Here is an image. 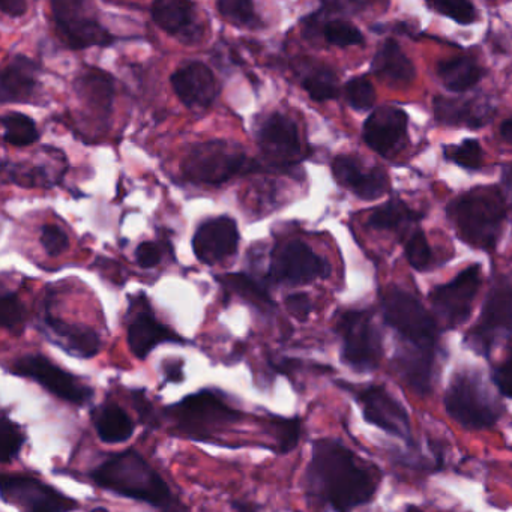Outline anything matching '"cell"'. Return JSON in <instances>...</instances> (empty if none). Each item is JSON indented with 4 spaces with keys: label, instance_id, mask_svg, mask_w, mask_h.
<instances>
[{
    "label": "cell",
    "instance_id": "cell-4",
    "mask_svg": "<svg viewBox=\"0 0 512 512\" xmlns=\"http://www.w3.org/2000/svg\"><path fill=\"white\" fill-rule=\"evenodd\" d=\"M257 169L241 146L224 140L200 143L182 163L185 178L196 184L220 185Z\"/></svg>",
    "mask_w": 512,
    "mask_h": 512
},
{
    "label": "cell",
    "instance_id": "cell-1",
    "mask_svg": "<svg viewBox=\"0 0 512 512\" xmlns=\"http://www.w3.org/2000/svg\"><path fill=\"white\" fill-rule=\"evenodd\" d=\"M308 490L337 512H352L370 502L376 487L370 473L343 443L319 439L307 469Z\"/></svg>",
    "mask_w": 512,
    "mask_h": 512
},
{
    "label": "cell",
    "instance_id": "cell-24",
    "mask_svg": "<svg viewBox=\"0 0 512 512\" xmlns=\"http://www.w3.org/2000/svg\"><path fill=\"white\" fill-rule=\"evenodd\" d=\"M371 71L377 79L394 88L410 85L415 79L412 61L394 40H386L377 50Z\"/></svg>",
    "mask_w": 512,
    "mask_h": 512
},
{
    "label": "cell",
    "instance_id": "cell-48",
    "mask_svg": "<svg viewBox=\"0 0 512 512\" xmlns=\"http://www.w3.org/2000/svg\"><path fill=\"white\" fill-rule=\"evenodd\" d=\"M134 403H136L137 410H139L140 416H142L143 421L149 422L154 421V409H152V404L149 403L148 398L143 392H134Z\"/></svg>",
    "mask_w": 512,
    "mask_h": 512
},
{
    "label": "cell",
    "instance_id": "cell-27",
    "mask_svg": "<svg viewBox=\"0 0 512 512\" xmlns=\"http://www.w3.org/2000/svg\"><path fill=\"white\" fill-rule=\"evenodd\" d=\"M92 422L101 442L109 445L127 442L134 434L133 419L115 403H104L92 410Z\"/></svg>",
    "mask_w": 512,
    "mask_h": 512
},
{
    "label": "cell",
    "instance_id": "cell-44",
    "mask_svg": "<svg viewBox=\"0 0 512 512\" xmlns=\"http://www.w3.org/2000/svg\"><path fill=\"white\" fill-rule=\"evenodd\" d=\"M134 256H136L137 265L145 269L155 268V266L160 265L161 259H163L161 248L155 242H142L136 248Z\"/></svg>",
    "mask_w": 512,
    "mask_h": 512
},
{
    "label": "cell",
    "instance_id": "cell-37",
    "mask_svg": "<svg viewBox=\"0 0 512 512\" xmlns=\"http://www.w3.org/2000/svg\"><path fill=\"white\" fill-rule=\"evenodd\" d=\"M445 157L464 169L478 170L482 164V149L478 140H464L460 145L448 146Z\"/></svg>",
    "mask_w": 512,
    "mask_h": 512
},
{
    "label": "cell",
    "instance_id": "cell-41",
    "mask_svg": "<svg viewBox=\"0 0 512 512\" xmlns=\"http://www.w3.org/2000/svg\"><path fill=\"white\" fill-rule=\"evenodd\" d=\"M274 437L281 452H290L298 445L301 437V422L298 418H277L272 424Z\"/></svg>",
    "mask_w": 512,
    "mask_h": 512
},
{
    "label": "cell",
    "instance_id": "cell-34",
    "mask_svg": "<svg viewBox=\"0 0 512 512\" xmlns=\"http://www.w3.org/2000/svg\"><path fill=\"white\" fill-rule=\"evenodd\" d=\"M26 439L22 428L11 421L7 415L2 416L0 422V451H2V463H10L22 451Z\"/></svg>",
    "mask_w": 512,
    "mask_h": 512
},
{
    "label": "cell",
    "instance_id": "cell-26",
    "mask_svg": "<svg viewBox=\"0 0 512 512\" xmlns=\"http://www.w3.org/2000/svg\"><path fill=\"white\" fill-rule=\"evenodd\" d=\"M37 89V65L31 59L17 56L5 68L0 80L2 103H23L34 95Z\"/></svg>",
    "mask_w": 512,
    "mask_h": 512
},
{
    "label": "cell",
    "instance_id": "cell-49",
    "mask_svg": "<svg viewBox=\"0 0 512 512\" xmlns=\"http://www.w3.org/2000/svg\"><path fill=\"white\" fill-rule=\"evenodd\" d=\"M164 371H166L167 380H172V382H181L182 377V362L181 361H169V364L166 362V367H164Z\"/></svg>",
    "mask_w": 512,
    "mask_h": 512
},
{
    "label": "cell",
    "instance_id": "cell-40",
    "mask_svg": "<svg viewBox=\"0 0 512 512\" xmlns=\"http://www.w3.org/2000/svg\"><path fill=\"white\" fill-rule=\"evenodd\" d=\"M25 322V307L19 296L4 293L0 298V323L8 331H17Z\"/></svg>",
    "mask_w": 512,
    "mask_h": 512
},
{
    "label": "cell",
    "instance_id": "cell-25",
    "mask_svg": "<svg viewBox=\"0 0 512 512\" xmlns=\"http://www.w3.org/2000/svg\"><path fill=\"white\" fill-rule=\"evenodd\" d=\"M434 113L440 124L479 128L490 121L493 109L487 103L475 100H451L440 97L434 101Z\"/></svg>",
    "mask_w": 512,
    "mask_h": 512
},
{
    "label": "cell",
    "instance_id": "cell-17",
    "mask_svg": "<svg viewBox=\"0 0 512 512\" xmlns=\"http://www.w3.org/2000/svg\"><path fill=\"white\" fill-rule=\"evenodd\" d=\"M239 232L233 218H209L200 224L193 236V250L197 259L205 265L214 266L238 251Z\"/></svg>",
    "mask_w": 512,
    "mask_h": 512
},
{
    "label": "cell",
    "instance_id": "cell-2",
    "mask_svg": "<svg viewBox=\"0 0 512 512\" xmlns=\"http://www.w3.org/2000/svg\"><path fill=\"white\" fill-rule=\"evenodd\" d=\"M89 476L98 487L128 499L164 509L176 503L167 482L134 449L112 455L95 467Z\"/></svg>",
    "mask_w": 512,
    "mask_h": 512
},
{
    "label": "cell",
    "instance_id": "cell-30",
    "mask_svg": "<svg viewBox=\"0 0 512 512\" xmlns=\"http://www.w3.org/2000/svg\"><path fill=\"white\" fill-rule=\"evenodd\" d=\"M301 85L314 101H329L338 97L337 77L322 65L304 70Z\"/></svg>",
    "mask_w": 512,
    "mask_h": 512
},
{
    "label": "cell",
    "instance_id": "cell-6",
    "mask_svg": "<svg viewBox=\"0 0 512 512\" xmlns=\"http://www.w3.org/2000/svg\"><path fill=\"white\" fill-rule=\"evenodd\" d=\"M448 415L466 428H488L496 424L500 412L488 389L475 373L455 374L445 395Z\"/></svg>",
    "mask_w": 512,
    "mask_h": 512
},
{
    "label": "cell",
    "instance_id": "cell-46",
    "mask_svg": "<svg viewBox=\"0 0 512 512\" xmlns=\"http://www.w3.org/2000/svg\"><path fill=\"white\" fill-rule=\"evenodd\" d=\"M286 308L293 317L304 322L313 311V304H311L310 296L305 293H293L286 298Z\"/></svg>",
    "mask_w": 512,
    "mask_h": 512
},
{
    "label": "cell",
    "instance_id": "cell-36",
    "mask_svg": "<svg viewBox=\"0 0 512 512\" xmlns=\"http://www.w3.org/2000/svg\"><path fill=\"white\" fill-rule=\"evenodd\" d=\"M218 11L235 26H254L257 23L253 2L248 0H220Z\"/></svg>",
    "mask_w": 512,
    "mask_h": 512
},
{
    "label": "cell",
    "instance_id": "cell-39",
    "mask_svg": "<svg viewBox=\"0 0 512 512\" xmlns=\"http://www.w3.org/2000/svg\"><path fill=\"white\" fill-rule=\"evenodd\" d=\"M344 95L347 103L355 110H368L376 103V91L365 77H356L347 82Z\"/></svg>",
    "mask_w": 512,
    "mask_h": 512
},
{
    "label": "cell",
    "instance_id": "cell-28",
    "mask_svg": "<svg viewBox=\"0 0 512 512\" xmlns=\"http://www.w3.org/2000/svg\"><path fill=\"white\" fill-rule=\"evenodd\" d=\"M437 76L448 91L466 92L478 85L484 77V70L475 59L460 56L437 65Z\"/></svg>",
    "mask_w": 512,
    "mask_h": 512
},
{
    "label": "cell",
    "instance_id": "cell-43",
    "mask_svg": "<svg viewBox=\"0 0 512 512\" xmlns=\"http://www.w3.org/2000/svg\"><path fill=\"white\" fill-rule=\"evenodd\" d=\"M41 245L49 256H59L67 251L70 241L67 233L58 226H44L40 236Z\"/></svg>",
    "mask_w": 512,
    "mask_h": 512
},
{
    "label": "cell",
    "instance_id": "cell-50",
    "mask_svg": "<svg viewBox=\"0 0 512 512\" xmlns=\"http://www.w3.org/2000/svg\"><path fill=\"white\" fill-rule=\"evenodd\" d=\"M499 136L502 137L503 142L512 145V119H506L500 124Z\"/></svg>",
    "mask_w": 512,
    "mask_h": 512
},
{
    "label": "cell",
    "instance_id": "cell-47",
    "mask_svg": "<svg viewBox=\"0 0 512 512\" xmlns=\"http://www.w3.org/2000/svg\"><path fill=\"white\" fill-rule=\"evenodd\" d=\"M0 10L5 16L20 17L28 10V4L25 0H2L0 2Z\"/></svg>",
    "mask_w": 512,
    "mask_h": 512
},
{
    "label": "cell",
    "instance_id": "cell-19",
    "mask_svg": "<svg viewBox=\"0 0 512 512\" xmlns=\"http://www.w3.org/2000/svg\"><path fill=\"white\" fill-rule=\"evenodd\" d=\"M406 136L407 115L395 107H380L365 121V143L382 157L389 158L400 151Z\"/></svg>",
    "mask_w": 512,
    "mask_h": 512
},
{
    "label": "cell",
    "instance_id": "cell-54",
    "mask_svg": "<svg viewBox=\"0 0 512 512\" xmlns=\"http://www.w3.org/2000/svg\"><path fill=\"white\" fill-rule=\"evenodd\" d=\"M89 512H109V509L103 508V506H100V508L91 509V511H89Z\"/></svg>",
    "mask_w": 512,
    "mask_h": 512
},
{
    "label": "cell",
    "instance_id": "cell-51",
    "mask_svg": "<svg viewBox=\"0 0 512 512\" xmlns=\"http://www.w3.org/2000/svg\"><path fill=\"white\" fill-rule=\"evenodd\" d=\"M503 182H505L506 190H508L509 199H511L512 205V166L505 170V178H503Z\"/></svg>",
    "mask_w": 512,
    "mask_h": 512
},
{
    "label": "cell",
    "instance_id": "cell-10",
    "mask_svg": "<svg viewBox=\"0 0 512 512\" xmlns=\"http://www.w3.org/2000/svg\"><path fill=\"white\" fill-rule=\"evenodd\" d=\"M11 373L34 380L50 394L74 406H85L95 395L91 386L43 355H25L16 359L11 365Z\"/></svg>",
    "mask_w": 512,
    "mask_h": 512
},
{
    "label": "cell",
    "instance_id": "cell-23",
    "mask_svg": "<svg viewBox=\"0 0 512 512\" xmlns=\"http://www.w3.org/2000/svg\"><path fill=\"white\" fill-rule=\"evenodd\" d=\"M47 338L77 358H94L101 349L100 335L85 325H74L47 313L44 317Z\"/></svg>",
    "mask_w": 512,
    "mask_h": 512
},
{
    "label": "cell",
    "instance_id": "cell-35",
    "mask_svg": "<svg viewBox=\"0 0 512 512\" xmlns=\"http://www.w3.org/2000/svg\"><path fill=\"white\" fill-rule=\"evenodd\" d=\"M323 38L326 43L331 46L350 47L359 46L364 43V37H362L361 31L356 26L350 25L349 22L344 20H331L323 26Z\"/></svg>",
    "mask_w": 512,
    "mask_h": 512
},
{
    "label": "cell",
    "instance_id": "cell-8",
    "mask_svg": "<svg viewBox=\"0 0 512 512\" xmlns=\"http://www.w3.org/2000/svg\"><path fill=\"white\" fill-rule=\"evenodd\" d=\"M512 335V284L497 281L491 287L478 323L467 334L466 343L481 355L488 356L497 343Z\"/></svg>",
    "mask_w": 512,
    "mask_h": 512
},
{
    "label": "cell",
    "instance_id": "cell-16",
    "mask_svg": "<svg viewBox=\"0 0 512 512\" xmlns=\"http://www.w3.org/2000/svg\"><path fill=\"white\" fill-rule=\"evenodd\" d=\"M356 398L361 404L365 421L376 425L398 439H412L409 413L400 401L395 400L386 388L379 385L365 386L356 391Z\"/></svg>",
    "mask_w": 512,
    "mask_h": 512
},
{
    "label": "cell",
    "instance_id": "cell-33",
    "mask_svg": "<svg viewBox=\"0 0 512 512\" xmlns=\"http://www.w3.org/2000/svg\"><path fill=\"white\" fill-rule=\"evenodd\" d=\"M221 283L230 292L236 293L241 298L247 299L251 304L257 307H274L271 296L266 292L265 287L260 286L253 278L245 274H229L220 278Z\"/></svg>",
    "mask_w": 512,
    "mask_h": 512
},
{
    "label": "cell",
    "instance_id": "cell-53",
    "mask_svg": "<svg viewBox=\"0 0 512 512\" xmlns=\"http://www.w3.org/2000/svg\"><path fill=\"white\" fill-rule=\"evenodd\" d=\"M161 512H187L182 511L181 506L178 505V503H175V505L169 506V508L164 509V511Z\"/></svg>",
    "mask_w": 512,
    "mask_h": 512
},
{
    "label": "cell",
    "instance_id": "cell-14",
    "mask_svg": "<svg viewBox=\"0 0 512 512\" xmlns=\"http://www.w3.org/2000/svg\"><path fill=\"white\" fill-rule=\"evenodd\" d=\"M263 157L271 166L292 167L304 158L298 127L281 113H272L257 133Z\"/></svg>",
    "mask_w": 512,
    "mask_h": 512
},
{
    "label": "cell",
    "instance_id": "cell-13",
    "mask_svg": "<svg viewBox=\"0 0 512 512\" xmlns=\"http://www.w3.org/2000/svg\"><path fill=\"white\" fill-rule=\"evenodd\" d=\"M479 286H481V268L473 265L460 272L451 283L436 287L431 292V305L443 326L457 328L458 325L466 322L472 311Z\"/></svg>",
    "mask_w": 512,
    "mask_h": 512
},
{
    "label": "cell",
    "instance_id": "cell-3",
    "mask_svg": "<svg viewBox=\"0 0 512 512\" xmlns=\"http://www.w3.org/2000/svg\"><path fill=\"white\" fill-rule=\"evenodd\" d=\"M449 215L458 236L466 244L481 250H493L502 235L505 206L499 197L487 191H472L449 206Z\"/></svg>",
    "mask_w": 512,
    "mask_h": 512
},
{
    "label": "cell",
    "instance_id": "cell-52",
    "mask_svg": "<svg viewBox=\"0 0 512 512\" xmlns=\"http://www.w3.org/2000/svg\"><path fill=\"white\" fill-rule=\"evenodd\" d=\"M236 512H257V511H254L253 508H251V506H247V505H236Z\"/></svg>",
    "mask_w": 512,
    "mask_h": 512
},
{
    "label": "cell",
    "instance_id": "cell-20",
    "mask_svg": "<svg viewBox=\"0 0 512 512\" xmlns=\"http://www.w3.org/2000/svg\"><path fill=\"white\" fill-rule=\"evenodd\" d=\"M133 319L128 323V346L139 359L148 358L149 353L161 343H181L182 338L164 326L152 313L148 301L142 299L134 305Z\"/></svg>",
    "mask_w": 512,
    "mask_h": 512
},
{
    "label": "cell",
    "instance_id": "cell-32",
    "mask_svg": "<svg viewBox=\"0 0 512 512\" xmlns=\"http://www.w3.org/2000/svg\"><path fill=\"white\" fill-rule=\"evenodd\" d=\"M4 142L13 146H29L40 139L37 125L23 113H8L2 118Z\"/></svg>",
    "mask_w": 512,
    "mask_h": 512
},
{
    "label": "cell",
    "instance_id": "cell-21",
    "mask_svg": "<svg viewBox=\"0 0 512 512\" xmlns=\"http://www.w3.org/2000/svg\"><path fill=\"white\" fill-rule=\"evenodd\" d=\"M332 173L338 184L352 191L362 200H376L388 191V176L383 170L367 169L356 158L337 157L332 163Z\"/></svg>",
    "mask_w": 512,
    "mask_h": 512
},
{
    "label": "cell",
    "instance_id": "cell-12",
    "mask_svg": "<svg viewBox=\"0 0 512 512\" xmlns=\"http://www.w3.org/2000/svg\"><path fill=\"white\" fill-rule=\"evenodd\" d=\"M53 17L68 46L73 49L106 47L115 43L116 38L104 28L97 17L89 13L88 7L77 0L52 2Z\"/></svg>",
    "mask_w": 512,
    "mask_h": 512
},
{
    "label": "cell",
    "instance_id": "cell-29",
    "mask_svg": "<svg viewBox=\"0 0 512 512\" xmlns=\"http://www.w3.org/2000/svg\"><path fill=\"white\" fill-rule=\"evenodd\" d=\"M419 215L401 200H391L368 218L367 226L376 230H397L418 220Z\"/></svg>",
    "mask_w": 512,
    "mask_h": 512
},
{
    "label": "cell",
    "instance_id": "cell-18",
    "mask_svg": "<svg viewBox=\"0 0 512 512\" xmlns=\"http://www.w3.org/2000/svg\"><path fill=\"white\" fill-rule=\"evenodd\" d=\"M173 91L184 106L190 109H206L218 95V83L214 73L203 62H187L170 77Z\"/></svg>",
    "mask_w": 512,
    "mask_h": 512
},
{
    "label": "cell",
    "instance_id": "cell-38",
    "mask_svg": "<svg viewBox=\"0 0 512 512\" xmlns=\"http://www.w3.org/2000/svg\"><path fill=\"white\" fill-rule=\"evenodd\" d=\"M428 7L460 25H470L478 19L476 8L466 0H437V2H430Z\"/></svg>",
    "mask_w": 512,
    "mask_h": 512
},
{
    "label": "cell",
    "instance_id": "cell-7",
    "mask_svg": "<svg viewBox=\"0 0 512 512\" xmlns=\"http://www.w3.org/2000/svg\"><path fill=\"white\" fill-rule=\"evenodd\" d=\"M167 415L175 419L182 430L191 434H208L215 428L226 427L241 421V413L226 404L218 392L202 389L187 395L184 400L166 409Z\"/></svg>",
    "mask_w": 512,
    "mask_h": 512
},
{
    "label": "cell",
    "instance_id": "cell-5",
    "mask_svg": "<svg viewBox=\"0 0 512 512\" xmlns=\"http://www.w3.org/2000/svg\"><path fill=\"white\" fill-rule=\"evenodd\" d=\"M386 323L413 347V352L434 356L437 323L424 305L407 292L392 289L382 299Z\"/></svg>",
    "mask_w": 512,
    "mask_h": 512
},
{
    "label": "cell",
    "instance_id": "cell-11",
    "mask_svg": "<svg viewBox=\"0 0 512 512\" xmlns=\"http://www.w3.org/2000/svg\"><path fill=\"white\" fill-rule=\"evenodd\" d=\"M329 274V263L298 239L283 242L272 251L269 278L274 283L299 286L313 283L319 278H328Z\"/></svg>",
    "mask_w": 512,
    "mask_h": 512
},
{
    "label": "cell",
    "instance_id": "cell-15",
    "mask_svg": "<svg viewBox=\"0 0 512 512\" xmlns=\"http://www.w3.org/2000/svg\"><path fill=\"white\" fill-rule=\"evenodd\" d=\"M2 497L25 512H68L76 503L40 479L28 475H4Z\"/></svg>",
    "mask_w": 512,
    "mask_h": 512
},
{
    "label": "cell",
    "instance_id": "cell-42",
    "mask_svg": "<svg viewBox=\"0 0 512 512\" xmlns=\"http://www.w3.org/2000/svg\"><path fill=\"white\" fill-rule=\"evenodd\" d=\"M406 257L410 266L416 271H425L430 268L433 253H431L430 245L424 233L416 232L406 244Z\"/></svg>",
    "mask_w": 512,
    "mask_h": 512
},
{
    "label": "cell",
    "instance_id": "cell-45",
    "mask_svg": "<svg viewBox=\"0 0 512 512\" xmlns=\"http://www.w3.org/2000/svg\"><path fill=\"white\" fill-rule=\"evenodd\" d=\"M494 385L499 389L500 394L512 398V352L509 353L505 362L499 365L493 373Z\"/></svg>",
    "mask_w": 512,
    "mask_h": 512
},
{
    "label": "cell",
    "instance_id": "cell-22",
    "mask_svg": "<svg viewBox=\"0 0 512 512\" xmlns=\"http://www.w3.org/2000/svg\"><path fill=\"white\" fill-rule=\"evenodd\" d=\"M152 19L173 37L182 43H196L202 34V28L196 19V7L185 0H160L152 5Z\"/></svg>",
    "mask_w": 512,
    "mask_h": 512
},
{
    "label": "cell",
    "instance_id": "cell-31",
    "mask_svg": "<svg viewBox=\"0 0 512 512\" xmlns=\"http://www.w3.org/2000/svg\"><path fill=\"white\" fill-rule=\"evenodd\" d=\"M77 91L85 98L86 103L107 112L112 106L113 85L109 77L101 73H89L77 83Z\"/></svg>",
    "mask_w": 512,
    "mask_h": 512
},
{
    "label": "cell",
    "instance_id": "cell-9",
    "mask_svg": "<svg viewBox=\"0 0 512 512\" xmlns=\"http://www.w3.org/2000/svg\"><path fill=\"white\" fill-rule=\"evenodd\" d=\"M343 340L341 358L356 371H373L382 356V341L368 311H347L338 320Z\"/></svg>",
    "mask_w": 512,
    "mask_h": 512
}]
</instances>
